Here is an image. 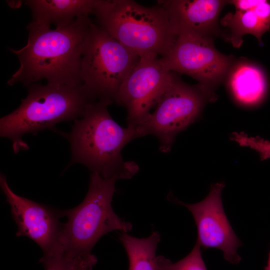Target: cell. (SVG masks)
Masks as SVG:
<instances>
[{
	"instance_id": "cell-7",
	"label": "cell",
	"mask_w": 270,
	"mask_h": 270,
	"mask_svg": "<svg viewBox=\"0 0 270 270\" xmlns=\"http://www.w3.org/2000/svg\"><path fill=\"white\" fill-rule=\"evenodd\" d=\"M216 96L199 84L190 86L176 76L148 117L136 128L139 138L150 134L160 142L164 153L171 150L174 139L199 117L206 104Z\"/></svg>"
},
{
	"instance_id": "cell-13",
	"label": "cell",
	"mask_w": 270,
	"mask_h": 270,
	"mask_svg": "<svg viewBox=\"0 0 270 270\" xmlns=\"http://www.w3.org/2000/svg\"><path fill=\"white\" fill-rule=\"evenodd\" d=\"M96 0H28L32 22L43 27H65L76 19L92 14Z\"/></svg>"
},
{
	"instance_id": "cell-17",
	"label": "cell",
	"mask_w": 270,
	"mask_h": 270,
	"mask_svg": "<svg viewBox=\"0 0 270 270\" xmlns=\"http://www.w3.org/2000/svg\"><path fill=\"white\" fill-rule=\"evenodd\" d=\"M97 261L92 254H74L60 250L44 254L40 260L45 270H92Z\"/></svg>"
},
{
	"instance_id": "cell-9",
	"label": "cell",
	"mask_w": 270,
	"mask_h": 270,
	"mask_svg": "<svg viewBox=\"0 0 270 270\" xmlns=\"http://www.w3.org/2000/svg\"><path fill=\"white\" fill-rule=\"evenodd\" d=\"M176 76L164 68L158 56H140L114 100L126 110L128 126L136 128L148 117Z\"/></svg>"
},
{
	"instance_id": "cell-14",
	"label": "cell",
	"mask_w": 270,
	"mask_h": 270,
	"mask_svg": "<svg viewBox=\"0 0 270 270\" xmlns=\"http://www.w3.org/2000/svg\"><path fill=\"white\" fill-rule=\"evenodd\" d=\"M228 74V87L239 104L250 106L263 100L268 85L265 75L258 66L250 62H239L232 64Z\"/></svg>"
},
{
	"instance_id": "cell-8",
	"label": "cell",
	"mask_w": 270,
	"mask_h": 270,
	"mask_svg": "<svg viewBox=\"0 0 270 270\" xmlns=\"http://www.w3.org/2000/svg\"><path fill=\"white\" fill-rule=\"evenodd\" d=\"M160 60L167 70L192 76L212 94L233 64L232 56L215 48L212 37L188 34L178 36L170 52Z\"/></svg>"
},
{
	"instance_id": "cell-3",
	"label": "cell",
	"mask_w": 270,
	"mask_h": 270,
	"mask_svg": "<svg viewBox=\"0 0 270 270\" xmlns=\"http://www.w3.org/2000/svg\"><path fill=\"white\" fill-rule=\"evenodd\" d=\"M96 100L82 84H32L19 106L0 118V136L12 140L15 153L26 150L24 135L52 128L61 122L74 121Z\"/></svg>"
},
{
	"instance_id": "cell-16",
	"label": "cell",
	"mask_w": 270,
	"mask_h": 270,
	"mask_svg": "<svg viewBox=\"0 0 270 270\" xmlns=\"http://www.w3.org/2000/svg\"><path fill=\"white\" fill-rule=\"evenodd\" d=\"M220 23L230 29V34L226 39L235 48L240 46L242 36L246 34L254 35L261 42L262 36L270 28L258 16L254 9L228 13L222 19Z\"/></svg>"
},
{
	"instance_id": "cell-21",
	"label": "cell",
	"mask_w": 270,
	"mask_h": 270,
	"mask_svg": "<svg viewBox=\"0 0 270 270\" xmlns=\"http://www.w3.org/2000/svg\"><path fill=\"white\" fill-rule=\"evenodd\" d=\"M262 0H229L235 6L236 10L246 12L252 10L260 4Z\"/></svg>"
},
{
	"instance_id": "cell-1",
	"label": "cell",
	"mask_w": 270,
	"mask_h": 270,
	"mask_svg": "<svg viewBox=\"0 0 270 270\" xmlns=\"http://www.w3.org/2000/svg\"><path fill=\"white\" fill-rule=\"evenodd\" d=\"M93 23L88 16L60 28L30 22L26 26V45L18 50L10 49L18 57L20 66L8 84L20 83L28 87L45 80L49 84H82V56Z\"/></svg>"
},
{
	"instance_id": "cell-10",
	"label": "cell",
	"mask_w": 270,
	"mask_h": 270,
	"mask_svg": "<svg viewBox=\"0 0 270 270\" xmlns=\"http://www.w3.org/2000/svg\"><path fill=\"white\" fill-rule=\"evenodd\" d=\"M224 182L212 184L207 196L193 204L177 199L176 202L186 206L192 213L198 230L197 242L204 249L217 248L222 251L224 258L238 264L241 258L237 252L242 244L235 234L225 214L222 200Z\"/></svg>"
},
{
	"instance_id": "cell-11",
	"label": "cell",
	"mask_w": 270,
	"mask_h": 270,
	"mask_svg": "<svg viewBox=\"0 0 270 270\" xmlns=\"http://www.w3.org/2000/svg\"><path fill=\"white\" fill-rule=\"evenodd\" d=\"M0 184L18 226L16 236L32 240L42 249L44 254L56 250L62 224L59 222L60 212L17 195L10 188L2 174L0 176Z\"/></svg>"
},
{
	"instance_id": "cell-5",
	"label": "cell",
	"mask_w": 270,
	"mask_h": 270,
	"mask_svg": "<svg viewBox=\"0 0 270 270\" xmlns=\"http://www.w3.org/2000/svg\"><path fill=\"white\" fill-rule=\"evenodd\" d=\"M115 178L107 179L92 172L89 188L83 201L76 207L60 212L68 221L62 224L58 250L74 254L88 255L98 241L114 230L126 232L132 224L113 210Z\"/></svg>"
},
{
	"instance_id": "cell-20",
	"label": "cell",
	"mask_w": 270,
	"mask_h": 270,
	"mask_svg": "<svg viewBox=\"0 0 270 270\" xmlns=\"http://www.w3.org/2000/svg\"><path fill=\"white\" fill-rule=\"evenodd\" d=\"M254 10L264 22L270 26V0H262Z\"/></svg>"
},
{
	"instance_id": "cell-4",
	"label": "cell",
	"mask_w": 270,
	"mask_h": 270,
	"mask_svg": "<svg viewBox=\"0 0 270 270\" xmlns=\"http://www.w3.org/2000/svg\"><path fill=\"white\" fill-rule=\"evenodd\" d=\"M92 14L98 26L140 56L168 54L178 36L164 8L132 0H96Z\"/></svg>"
},
{
	"instance_id": "cell-6",
	"label": "cell",
	"mask_w": 270,
	"mask_h": 270,
	"mask_svg": "<svg viewBox=\"0 0 270 270\" xmlns=\"http://www.w3.org/2000/svg\"><path fill=\"white\" fill-rule=\"evenodd\" d=\"M140 59L93 23L82 56V84L96 100L114 102L118 92Z\"/></svg>"
},
{
	"instance_id": "cell-18",
	"label": "cell",
	"mask_w": 270,
	"mask_h": 270,
	"mask_svg": "<svg viewBox=\"0 0 270 270\" xmlns=\"http://www.w3.org/2000/svg\"><path fill=\"white\" fill-rule=\"evenodd\" d=\"M200 246L196 242L192 251L182 259L172 262L163 256H158V270H207Z\"/></svg>"
},
{
	"instance_id": "cell-22",
	"label": "cell",
	"mask_w": 270,
	"mask_h": 270,
	"mask_svg": "<svg viewBox=\"0 0 270 270\" xmlns=\"http://www.w3.org/2000/svg\"><path fill=\"white\" fill-rule=\"evenodd\" d=\"M264 270H270V251L268 254V258L266 266L265 267Z\"/></svg>"
},
{
	"instance_id": "cell-2",
	"label": "cell",
	"mask_w": 270,
	"mask_h": 270,
	"mask_svg": "<svg viewBox=\"0 0 270 270\" xmlns=\"http://www.w3.org/2000/svg\"><path fill=\"white\" fill-rule=\"evenodd\" d=\"M112 103L104 100L93 102L74 120L70 132L63 134L70 144V164H82L104 178L130 179L138 172V166L124 161L121 152L139 136L136 128L122 127L113 119L108 108Z\"/></svg>"
},
{
	"instance_id": "cell-12",
	"label": "cell",
	"mask_w": 270,
	"mask_h": 270,
	"mask_svg": "<svg viewBox=\"0 0 270 270\" xmlns=\"http://www.w3.org/2000/svg\"><path fill=\"white\" fill-rule=\"evenodd\" d=\"M158 3L165 10L178 36L212 37L218 33L220 14L230 2L222 0H162Z\"/></svg>"
},
{
	"instance_id": "cell-15",
	"label": "cell",
	"mask_w": 270,
	"mask_h": 270,
	"mask_svg": "<svg viewBox=\"0 0 270 270\" xmlns=\"http://www.w3.org/2000/svg\"><path fill=\"white\" fill-rule=\"evenodd\" d=\"M120 240L129 262L128 270H158L156 251L160 235L154 231L146 238H137L122 232Z\"/></svg>"
},
{
	"instance_id": "cell-19",
	"label": "cell",
	"mask_w": 270,
	"mask_h": 270,
	"mask_svg": "<svg viewBox=\"0 0 270 270\" xmlns=\"http://www.w3.org/2000/svg\"><path fill=\"white\" fill-rule=\"evenodd\" d=\"M246 146L258 152L261 160L270 158V141L259 136L247 138Z\"/></svg>"
}]
</instances>
